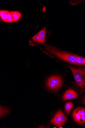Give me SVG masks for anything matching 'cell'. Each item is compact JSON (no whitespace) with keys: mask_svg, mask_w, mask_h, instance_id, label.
I'll return each instance as SVG.
<instances>
[{"mask_svg":"<svg viewBox=\"0 0 85 128\" xmlns=\"http://www.w3.org/2000/svg\"><path fill=\"white\" fill-rule=\"evenodd\" d=\"M68 66L73 74L75 82L81 88H85V70L84 68L79 67L75 68L70 65Z\"/></svg>","mask_w":85,"mask_h":128,"instance_id":"obj_2","label":"cell"},{"mask_svg":"<svg viewBox=\"0 0 85 128\" xmlns=\"http://www.w3.org/2000/svg\"><path fill=\"white\" fill-rule=\"evenodd\" d=\"M0 21L9 23L14 22L10 11L0 10Z\"/></svg>","mask_w":85,"mask_h":128,"instance_id":"obj_6","label":"cell"},{"mask_svg":"<svg viewBox=\"0 0 85 128\" xmlns=\"http://www.w3.org/2000/svg\"><path fill=\"white\" fill-rule=\"evenodd\" d=\"M72 116L77 123L83 124L85 122V108H79L75 110L73 113Z\"/></svg>","mask_w":85,"mask_h":128,"instance_id":"obj_5","label":"cell"},{"mask_svg":"<svg viewBox=\"0 0 85 128\" xmlns=\"http://www.w3.org/2000/svg\"><path fill=\"white\" fill-rule=\"evenodd\" d=\"M63 81L61 77L59 76H54L48 78L46 85L49 89L56 91L61 87Z\"/></svg>","mask_w":85,"mask_h":128,"instance_id":"obj_3","label":"cell"},{"mask_svg":"<svg viewBox=\"0 0 85 128\" xmlns=\"http://www.w3.org/2000/svg\"><path fill=\"white\" fill-rule=\"evenodd\" d=\"M9 112V110L8 108L0 106V118L6 115Z\"/></svg>","mask_w":85,"mask_h":128,"instance_id":"obj_12","label":"cell"},{"mask_svg":"<svg viewBox=\"0 0 85 128\" xmlns=\"http://www.w3.org/2000/svg\"><path fill=\"white\" fill-rule=\"evenodd\" d=\"M45 50L59 58L67 62L75 64L77 55L61 50L48 44L44 45Z\"/></svg>","mask_w":85,"mask_h":128,"instance_id":"obj_1","label":"cell"},{"mask_svg":"<svg viewBox=\"0 0 85 128\" xmlns=\"http://www.w3.org/2000/svg\"><path fill=\"white\" fill-rule=\"evenodd\" d=\"M46 28L44 27L42 30L36 34L38 37L41 44H44L46 40Z\"/></svg>","mask_w":85,"mask_h":128,"instance_id":"obj_9","label":"cell"},{"mask_svg":"<svg viewBox=\"0 0 85 128\" xmlns=\"http://www.w3.org/2000/svg\"><path fill=\"white\" fill-rule=\"evenodd\" d=\"M74 106V104L71 102H69L66 104L65 107V112L68 115L70 114V112Z\"/></svg>","mask_w":85,"mask_h":128,"instance_id":"obj_11","label":"cell"},{"mask_svg":"<svg viewBox=\"0 0 85 128\" xmlns=\"http://www.w3.org/2000/svg\"><path fill=\"white\" fill-rule=\"evenodd\" d=\"M14 22L19 21L22 17V14L20 12L18 11H10Z\"/></svg>","mask_w":85,"mask_h":128,"instance_id":"obj_8","label":"cell"},{"mask_svg":"<svg viewBox=\"0 0 85 128\" xmlns=\"http://www.w3.org/2000/svg\"><path fill=\"white\" fill-rule=\"evenodd\" d=\"M67 118L62 110L58 111L51 121V123L59 127L63 126L67 122Z\"/></svg>","mask_w":85,"mask_h":128,"instance_id":"obj_4","label":"cell"},{"mask_svg":"<svg viewBox=\"0 0 85 128\" xmlns=\"http://www.w3.org/2000/svg\"><path fill=\"white\" fill-rule=\"evenodd\" d=\"M77 93L71 89L67 90L64 94L63 98L64 100H67L72 99H75L77 98L78 96Z\"/></svg>","mask_w":85,"mask_h":128,"instance_id":"obj_7","label":"cell"},{"mask_svg":"<svg viewBox=\"0 0 85 128\" xmlns=\"http://www.w3.org/2000/svg\"><path fill=\"white\" fill-rule=\"evenodd\" d=\"M75 64L85 66V58L83 57L77 55Z\"/></svg>","mask_w":85,"mask_h":128,"instance_id":"obj_10","label":"cell"}]
</instances>
